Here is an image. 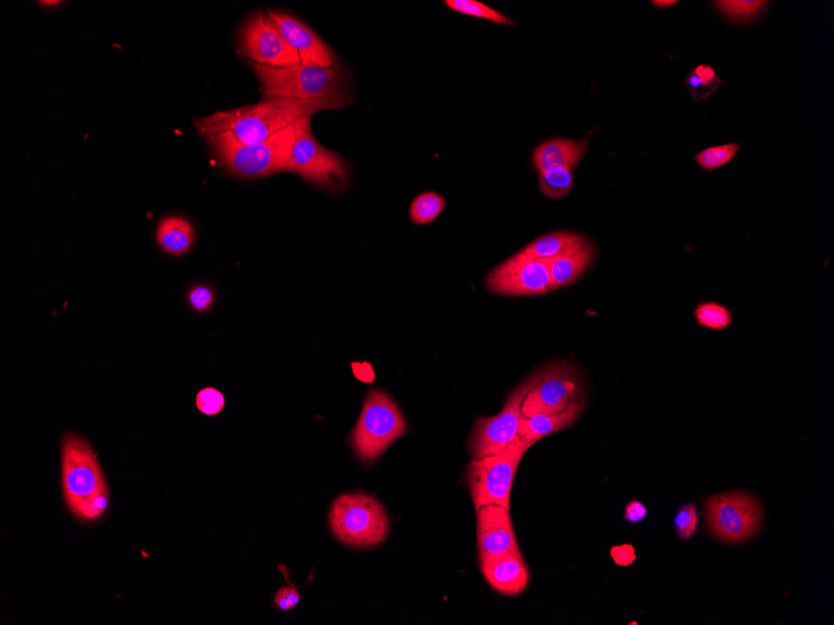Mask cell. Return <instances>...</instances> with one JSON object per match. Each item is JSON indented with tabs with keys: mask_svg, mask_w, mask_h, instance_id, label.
Wrapping results in <instances>:
<instances>
[{
	"mask_svg": "<svg viewBox=\"0 0 834 625\" xmlns=\"http://www.w3.org/2000/svg\"><path fill=\"white\" fill-rule=\"evenodd\" d=\"M331 110L329 105L304 100L265 98L263 102L226 110L195 120L199 135H229L241 144H259L299 119Z\"/></svg>",
	"mask_w": 834,
	"mask_h": 625,
	"instance_id": "cell-1",
	"label": "cell"
},
{
	"mask_svg": "<svg viewBox=\"0 0 834 625\" xmlns=\"http://www.w3.org/2000/svg\"><path fill=\"white\" fill-rule=\"evenodd\" d=\"M259 79L265 98H281L319 102L331 110L351 103L345 93L343 74L338 64L333 67L299 64L290 68H269L250 63Z\"/></svg>",
	"mask_w": 834,
	"mask_h": 625,
	"instance_id": "cell-2",
	"label": "cell"
},
{
	"mask_svg": "<svg viewBox=\"0 0 834 625\" xmlns=\"http://www.w3.org/2000/svg\"><path fill=\"white\" fill-rule=\"evenodd\" d=\"M216 159L240 178H265L288 168L295 141V124L259 144H241L229 135L208 138Z\"/></svg>",
	"mask_w": 834,
	"mask_h": 625,
	"instance_id": "cell-3",
	"label": "cell"
},
{
	"mask_svg": "<svg viewBox=\"0 0 834 625\" xmlns=\"http://www.w3.org/2000/svg\"><path fill=\"white\" fill-rule=\"evenodd\" d=\"M406 432L405 417L393 398L374 388L366 396L359 421L351 432V446L361 461L374 462Z\"/></svg>",
	"mask_w": 834,
	"mask_h": 625,
	"instance_id": "cell-4",
	"label": "cell"
},
{
	"mask_svg": "<svg viewBox=\"0 0 834 625\" xmlns=\"http://www.w3.org/2000/svg\"><path fill=\"white\" fill-rule=\"evenodd\" d=\"M330 527L348 546H379L388 537L390 523L383 504L364 493L344 495L330 509Z\"/></svg>",
	"mask_w": 834,
	"mask_h": 625,
	"instance_id": "cell-5",
	"label": "cell"
},
{
	"mask_svg": "<svg viewBox=\"0 0 834 625\" xmlns=\"http://www.w3.org/2000/svg\"><path fill=\"white\" fill-rule=\"evenodd\" d=\"M531 445L519 440L499 455L474 460L466 468L467 486L476 511L486 504H499L510 511L512 485L522 461Z\"/></svg>",
	"mask_w": 834,
	"mask_h": 625,
	"instance_id": "cell-6",
	"label": "cell"
},
{
	"mask_svg": "<svg viewBox=\"0 0 834 625\" xmlns=\"http://www.w3.org/2000/svg\"><path fill=\"white\" fill-rule=\"evenodd\" d=\"M521 412L524 417L556 415L574 405H586V388L580 371L571 362H554L536 372Z\"/></svg>",
	"mask_w": 834,
	"mask_h": 625,
	"instance_id": "cell-7",
	"label": "cell"
},
{
	"mask_svg": "<svg viewBox=\"0 0 834 625\" xmlns=\"http://www.w3.org/2000/svg\"><path fill=\"white\" fill-rule=\"evenodd\" d=\"M536 372L515 388L507 398L504 408L492 417L477 418L469 440V450L474 460L499 455L520 438V427L524 415L521 407L527 393L534 387Z\"/></svg>",
	"mask_w": 834,
	"mask_h": 625,
	"instance_id": "cell-8",
	"label": "cell"
},
{
	"mask_svg": "<svg viewBox=\"0 0 834 625\" xmlns=\"http://www.w3.org/2000/svg\"><path fill=\"white\" fill-rule=\"evenodd\" d=\"M763 509L755 497L745 492L715 495L706 501V523L720 541L738 544L760 531Z\"/></svg>",
	"mask_w": 834,
	"mask_h": 625,
	"instance_id": "cell-9",
	"label": "cell"
},
{
	"mask_svg": "<svg viewBox=\"0 0 834 625\" xmlns=\"http://www.w3.org/2000/svg\"><path fill=\"white\" fill-rule=\"evenodd\" d=\"M63 491L69 511L77 516L82 503L107 485L97 455L77 435H65L62 445Z\"/></svg>",
	"mask_w": 834,
	"mask_h": 625,
	"instance_id": "cell-10",
	"label": "cell"
},
{
	"mask_svg": "<svg viewBox=\"0 0 834 625\" xmlns=\"http://www.w3.org/2000/svg\"><path fill=\"white\" fill-rule=\"evenodd\" d=\"M310 123L311 117L301 118L295 123L293 153L286 171L298 174L310 183L336 185L346 179L344 161L315 139Z\"/></svg>",
	"mask_w": 834,
	"mask_h": 625,
	"instance_id": "cell-11",
	"label": "cell"
},
{
	"mask_svg": "<svg viewBox=\"0 0 834 625\" xmlns=\"http://www.w3.org/2000/svg\"><path fill=\"white\" fill-rule=\"evenodd\" d=\"M486 286L497 295H545L552 291L549 265L546 260L532 259L521 251L492 270Z\"/></svg>",
	"mask_w": 834,
	"mask_h": 625,
	"instance_id": "cell-12",
	"label": "cell"
},
{
	"mask_svg": "<svg viewBox=\"0 0 834 625\" xmlns=\"http://www.w3.org/2000/svg\"><path fill=\"white\" fill-rule=\"evenodd\" d=\"M240 44L250 63L269 68H290L301 64L298 53L281 37L268 14H255L244 24Z\"/></svg>",
	"mask_w": 834,
	"mask_h": 625,
	"instance_id": "cell-13",
	"label": "cell"
},
{
	"mask_svg": "<svg viewBox=\"0 0 834 625\" xmlns=\"http://www.w3.org/2000/svg\"><path fill=\"white\" fill-rule=\"evenodd\" d=\"M479 557L502 553L522 554L509 509L486 504L476 511Z\"/></svg>",
	"mask_w": 834,
	"mask_h": 625,
	"instance_id": "cell-14",
	"label": "cell"
},
{
	"mask_svg": "<svg viewBox=\"0 0 834 625\" xmlns=\"http://www.w3.org/2000/svg\"><path fill=\"white\" fill-rule=\"evenodd\" d=\"M268 17L279 30L281 37L298 53L301 64L318 65V67H333L335 55L328 44L319 38L313 30L293 15L269 12Z\"/></svg>",
	"mask_w": 834,
	"mask_h": 625,
	"instance_id": "cell-15",
	"label": "cell"
},
{
	"mask_svg": "<svg viewBox=\"0 0 834 625\" xmlns=\"http://www.w3.org/2000/svg\"><path fill=\"white\" fill-rule=\"evenodd\" d=\"M480 558L482 576L497 593L519 596L530 583V571L522 554L502 553Z\"/></svg>",
	"mask_w": 834,
	"mask_h": 625,
	"instance_id": "cell-16",
	"label": "cell"
},
{
	"mask_svg": "<svg viewBox=\"0 0 834 625\" xmlns=\"http://www.w3.org/2000/svg\"><path fill=\"white\" fill-rule=\"evenodd\" d=\"M586 150V140L552 139L537 146L534 153V165L539 173L552 168L572 170L584 158Z\"/></svg>",
	"mask_w": 834,
	"mask_h": 625,
	"instance_id": "cell-17",
	"label": "cell"
},
{
	"mask_svg": "<svg viewBox=\"0 0 834 625\" xmlns=\"http://www.w3.org/2000/svg\"><path fill=\"white\" fill-rule=\"evenodd\" d=\"M586 405H574L566 411L556 415H536L524 417L520 427V438L522 441L534 446L537 441L556 432L566 430L579 420L585 411Z\"/></svg>",
	"mask_w": 834,
	"mask_h": 625,
	"instance_id": "cell-18",
	"label": "cell"
},
{
	"mask_svg": "<svg viewBox=\"0 0 834 625\" xmlns=\"http://www.w3.org/2000/svg\"><path fill=\"white\" fill-rule=\"evenodd\" d=\"M195 231L190 221L182 216H167L160 221L157 229L159 248L169 255L182 256L192 249Z\"/></svg>",
	"mask_w": 834,
	"mask_h": 625,
	"instance_id": "cell-19",
	"label": "cell"
},
{
	"mask_svg": "<svg viewBox=\"0 0 834 625\" xmlns=\"http://www.w3.org/2000/svg\"><path fill=\"white\" fill-rule=\"evenodd\" d=\"M592 259H594V248L592 245H587L585 249L546 260L549 265L552 290L571 285L579 279L589 269Z\"/></svg>",
	"mask_w": 834,
	"mask_h": 625,
	"instance_id": "cell-20",
	"label": "cell"
},
{
	"mask_svg": "<svg viewBox=\"0 0 834 625\" xmlns=\"http://www.w3.org/2000/svg\"><path fill=\"white\" fill-rule=\"evenodd\" d=\"M589 240L574 233H552L542 236L525 248L524 254L532 259L550 260L585 249Z\"/></svg>",
	"mask_w": 834,
	"mask_h": 625,
	"instance_id": "cell-21",
	"label": "cell"
},
{
	"mask_svg": "<svg viewBox=\"0 0 834 625\" xmlns=\"http://www.w3.org/2000/svg\"><path fill=\"white\" fill-rule=\"evenodd\" d=\"M574 186L572 170L567 168H552L540 173L541 193L550 199H562L569 195Z\"/></svg>",
	"mask_w": 834,
	"mask_h": 625,
	"instance_id": "cell-22",
	"label": "cell"
},
{
	"mask_svg": "<svg viewBox=\"0 0 834 625\" xmlns=\"http://www.w3.org/2000/svg\"><path fill=\"white\" fill-rule=\"evenodd\" d=\"M446 208V201L436 193H422L416 196L410 206V218L416 225L431 224Z\"/></svg>",
	"mask_w": 834,
	"mask_h": 625,
	"instance_id": "cell-23",
	"label": "cell"
},
{
	"mask_svg": "<svg viewBox=\"0 0 834 625\" xmlns=\"http://www.w3.org/2000/svg\"><path fill=\"white\" fill-rule=\"evenodd\" d=\"M446 7L454 10V12L470 15V17L490 20L492 23L499 25H507V27H515V23L506 15L497 12L494 8L489 7L476 0H446Z\"/></svg>",
	"mask_w": 834,
	"mask_h": 625,
	"instance_id": "cell-24",
	"label": "cell"
},
{
	"mask_svg": "<svg viewBox=\"0 0 834 625\" xmlns=\"http://www.w3.org/2000/svg\"><path fill=\"white\" fill-rule=\"evenodd\" d=\"M686 85L693 99L702 102L720 88L721 80L711 67L700 65L688 75Z\"/></svg>",
	"mask_w": 834,
	"mask_h": 625,
	"instance_id": "cell-25",
	"label": "cell"
},
{
	"mask_svg": "<svg viewBox=\"0 0 834 625\" xmlns=\"http://www.w3.org/2000/svg\"><path fill=\"white\" fill-rule=\"evenodd\" d=\"M698 324L710 330H726L732 324V315L727 307L716 302H703L695 311Z\"/></svg>",
	"mask_w": 834,
	"mask_h": 625,
	"instance_id": "cell-26",
	"label": "cell"
},
{
	"mask_svg": "<svg viewBox=\"0 0 834 625\" xmlns=\"http://www.w3.org/2000/svg\"><path fill=\"white\" fill-rule=\"evenodd\" d=\"M766 4L761 0H728L717 2L716 7L733 22L745 23L758 17L766 8Z\"/></svg>",
	"mask_w": 834,
	"mask_h": 625,
	"instance_id": "cell-27",
	"label": "cell"
},
{
	"mask_svg": "<svg viewBox=\"0 0 834 625\" xmlns=\"http://www.w3.org/2000/svg\"><path fill=\"white\" fill-rule=\"evenodd\" d=\"M738 150H740V145L738 144L712 146V148H707L701 151L700 154H697L696 161L703 169L715 170L730 163L735 158Z\"/></svg>",
	"mask_w": 834,
	"mask_h": 625,
	"instance_id": "cell-28",
	"label": "cell"
},
{
	"mask_svg": "<svg viewBox=\"0 0 834 625\" xmlns=\"http://www.w3.org/2000/svg\"><path fill=\"white\" fill-rule=\"evenodd\" d=\"M108 507L109 491L108 486L105 485L82 503L75 517L82 519V521H95V519L103 516Z\"/></svg>",
	"mask_w": 834,
	"mask_h": 625,
	"instance_id": "cell-29",
	"label": "cell"
},
{
	"mask_svg": "<svg viewBox=\"0 0 834 625\" xmlns=\"http://www.w3.org/2000/svg\"><path fill=\"white\" fill-rule=\"evenodd\" d=\"M698 514L695 503H686L678 509L675 518V527L678 537L682 541H688L697 532Z\"/></svg>",
	"mask_w": 834,
	"mask_h": 625,
	"instance_id": "cell-30",
	"label": "cell"
},
{
	"mask_svg": "<svg viewBox=\"0 0 834 625\" xmlns=\"http://www.w3.org/2000/svg\"><path fill=\"white\" fill-rule=\"evenodd\" d=\"M198 410L207 416L219 415L225 407V397L223 393L216 390L214 387H207L200 391L197 395Z\"/></svg>",
	"mask_w": 834,
	"mask_h": 625,
	"instance_id": "cell-31",
	"label": "cell"
},
{
	"mask_svg": "<svg viewBox=\"0 0 834 625\" xmlns=\"http://www.w3.org/2000/svg\"><path fill=\"white\" fill-rule=\"evenodd\" d=\"M188 300L194 311L207 312L214 305V291L208 285H197L189 291Z\"/></svg>",
	"mask_w": 834,
	"mask_h": 625,
	"instance_id": "cell-32",
	"label": "cell"
},
{
	"mask_svg": "<svg viewBox=\"0 0 834 625\" xmlns=\"http://www.w3.org/2000/svg\"><path fill=\"white\" fill-rule=\"evenodd\" d=\"M299 602L300 593L293 584L280 588L275 594V606L281 609V611H290V609L298 606Z\"/></svg>",
	"mask_w": 834,
	"mask_h": 625,
	"instance_id": "cell-33",
	"label": "cell"
},
{
	"mask_svg": "<svg viewBox=\"0 0 834 625\" xmlns=\"http://www.w3.org/2000/svg\"><path fill=\"white\" fill-rule=\"evenodd\" d=\"M611 556L619 566H630V564L636 561L635 549L630 544L612 548Z\"/></svg>",
	"mask_w": 834,
	"mask_h": 625,
	"instance_id": "cell-34",
	"label": "cell"
},
{
	"mask_svg": "<svg viewBox=\"0 0 834 625\" xmlns=\"http://www.w3.org/2000/svg\"><path fill=\"white\" fill-rule=\"evenodd\" d=\"M647 516V508L640 501H631L626 506L625 519L631 523L641 522Z\"/></svg>",
	"mask_w": 834,
	"mask_h": 625,
	"instance_id": "cell-35",
	"label": "cell"
},
{
	"mask_svg": "<svg viewBox=\"0 0 834 625\" xmlns=\"http://www.w3.org/2000/svg\"><path fill=\"white\" fill-rule=\"evenodd\" d=\"M652 4L657 8H667L672 7V5L677 4V2L676 0H655Z\"/></svg>",
	"mask_w": 834,
	"mask_h": 625,
	"instance_id": "cell-36",
	"label": "cell"
},
{
	"mask_svg": "<svg viewBox=\"0 0 834 625\" xmlns=\"http://www.w3.org/2000/svg\"><path fill=\"white\" fill-rule=\"evenodd\" d=\"M40 4L47 5V7H52V5H58L59 2H40Z\"/></svg>",
	"mask_w": 834,
	"mask_h": 625,
	"instance_id": "cell-37",
	"label": "cell"
}]
</instances>
